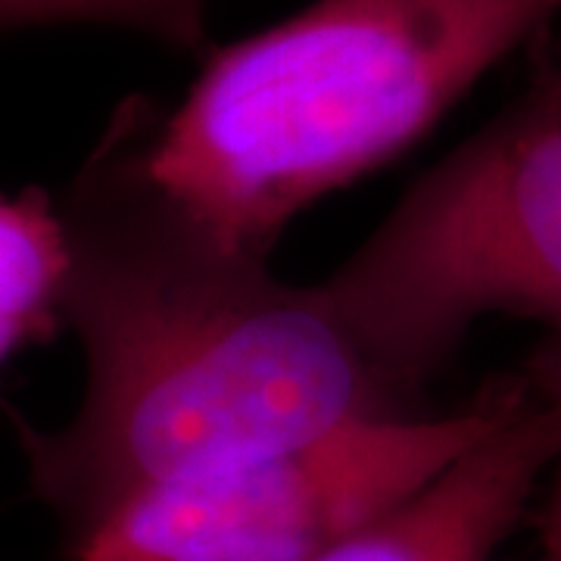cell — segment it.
I'll return each instance as SVG.
<instances>
[{"instance_id": "cell-2", "label": "cell", "mask_w": 561, "mask_h": 561, "mask_svg": "<svg viewBox=\"0 0 561 561\" xmlns=\"http://www.w3.org/2000/svg\"><path fill=\"white\" fill-rule=\"evenodd\" d=\"M561 16V0H316L213 50L144 140L162 187L253 256Z\"/></svg>"}, {"instance_id": "cell-3", "label": "cell", "mask_w": 561, "mask_h": 561, "mask_svg": "<svg viewBox=\"0 0 561 561\" xmlns=\"http://www.w3.org/2000/svg\"><path fill=\"white\" fill-rule=\"evenodd\" d=\"M319 287L409 397L481 316L561 331V66L424 172Z\"/></svg>"}, {"instance_id": "cell-8", "label": "cell", "mask_w": 561, "mask_h": 561, "mask_svg": "<svg viewBox=\"0 0 561 561\" xmlns=\"http://www.w3.org/2000/svg\"><path fill=\"white\" fill-rule=\"evenodd\" d=\"M527 381L534 383V390L540 393L542 402L556 412L561 427V343L542 350L537 359L530 362V371H527ZM542 522L561 524V456L559 468H556V486H552V496L546 502V512H542Z\"/></svg>"}, {"instance_id": "cell-7", "label": "cell", "mask_w": 561, "mask_h": 561, "mask_svg": "<svg viewBox=\"0 0 561 561\" xmlns=\"http://www.w3.org/2000/svg\"><path fill=\"white\" fill-rule=\"evenodd\" d=\"M206 3L209 0H0V25L116 22L197 54L206 44Z\"/></svg>"}, {"instance_id": "cell-9", "label": "cell", "mask_w": 561, "mask_h": 561, "mask_svg": "<svg viewBox=\"0 0 561 561\" xmlns=\"http://www.w3.org/2000/svg\"><path fill=\"white\" fill-rule=\"evenodd\" d=\"M534 561H561V530L559 527H542V549Z\"/></svg>"}, {"instance_id": "cell-4", "label": "cell", "mask_w": 561, "mask_h": 561, "mask_svg": "<svg viewBox=\"0 0 561 561\" xmlns=\"http://www.w3.org/2000/svg\"><path fill=\"white\" fill-rule=\"evenodd\" d=\"M530 397L502 378L440 419L343 424L197 481L119 505L69 542V561H316L400 505Z\"/></svg>"}, {"instance_id": "cell-1", "label": "cell", "mask_w": 561, "mask_h": 561, "mask_svg": "<svg viewBox=\"0 0 561 561\" xmlns=\"http://www.w3.org/2000/svg\"><path fill=\"white\" fill-rule=\"evenodd\" d=\"M62 319L88 387L60 431L20 421L32 490L66 540L140 493L197 481L412 397L362 353L321 287L275 278L150 175L119 125L57 201Z\"/></svg>"}, {"instance_id": "cell-6", "label": "cell", "mask_w": 561, "mask_h": 561, "mask_svg": "<svg viewBox=\"0 0 561 561\" xmlns=\"http://www.w3.org/2000/svg\"><path fill=\"white\" fill-rule=\"evenodd\" d=\"M66 272L69 247L57 201L41 191L0 194V368L66 324Z\"/></svg>"}, {"instance_id": "cell-5", "label": "cell", "mask_w": 561, "mask_h": 561, "mask_svg": "<svg viewBox=\"0 0 561 561\" xmlns=\"http://www.w3.org/2000/svg\"><path fill=\"white\" fill-rule=\"evenodd\" d=\"M559 456V419L530 383L493 434L316 561H493Z\"/></svg>"}]
</instances>
